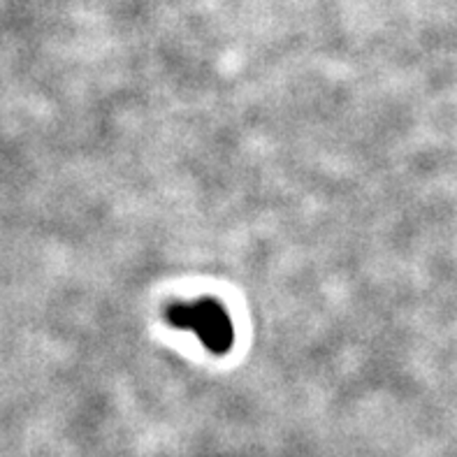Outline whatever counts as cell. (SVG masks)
I'll return each mask as SVG.
<instances>
[{
	"label": "cell",
	"instance_id": "6da1fadb",
	"mask_svg": "<svg viewBox=\"0 0 457 457\" xmlns=\"http://www.w3.org/2000/svg\"><path fill=\"white\" fill-rule=\"evenodd\" d=\"M165 319L177 330H188L200 339L209 353L226 355L235 344V325L219 300L200 297L193 302H174Z\"/></svg>",
	"mask_w": 457,
	"mask_h": 457
}]
</instances>
